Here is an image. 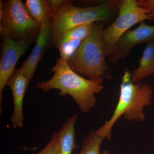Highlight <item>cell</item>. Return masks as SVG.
<instances>
[{
    "label": "cell",
    "mask_w": 154,
    "mask_h": 154,
    "mask_svg": "<svg viewBox=\"0 0 154 154\" xmlns=\"http://www.w3.org/2000/svg\"><path fill=\"white\" fill-rule=\"evenodd\" d=\"M154 75V42L147 43L139 65L131 74L132 82H140L148 76Z\"/></svg>",
    "instance_id": "14"
},
{
    "label": "cell",
    "mask_w": 154,
    "mask_h": 154,
    "mask_svg": "<svg viewBox=\"0 0 154 154\" xmlns=\"http://www.w3.org/2000/svg\"><path fill=\"white\" fill-rule=\"evenodd\" d=\"M24 7L29 16L40 26L53 23L54 13L49 1L27 0Z\"/></svg>",
    "instance_id": "13"
},
{
    "label": "cell",
    "mask_w": 154,
    "mask_h": 154,
    "mask_svg": "<svg viewBox=\"0 0 154 154\" xmlns=\"http://www.w3.org/2000/svg\"><path fill=\"white\" fill-rule=\"evenodd\" d=\"M118 2L109 0L97 5L79 8L73 5L71 1H64L54 16L51 44L54 46L69 30L78 26L108 21L118 8Z\"/></svg>",
    "instance_id": "3"
},
{
    "label": "cell",
    "mask_w": 154,
    "mask_h": 154,
    "mask_svg": "<svg viewBox=\"0 0 154 154\" xmlns=\"http://www.w3.org/2000/svg\"><path fill=\"white\" fill-rule=\"evenodd\" d=\"M137 1L139 5L148 10L154 18V0H138Z\"/></svg>",
    "instance_id": "17"
},
{
    "label": "cell",
    "mask_w": 154,
    "mask_h": 154,
    "mask_svg": "<svg viewBox=\"0 0 154 154\" xmlns=\"http://www.w3.org/2000/svg\"><path fill=\"white\" fill-rule=\"evenodd\" d=\"M30 80L22 73L21 68H16L13 75L8 81L14 101V112L11 117L14 128H21L24 125L23 104L24 96Z\"/></svg>",
    "instance_id": "9"
},
{
    "label": "cell",
    "mask_w": 154,
    "mask_h": 154,
    "mask_svg": "<svg viewBox=\"0 0 154 154\" xmlns=\"http://www.w3.org/2000/svg\"><path fill=\"white\" fill-rule=\"evenodd\" d=\"M35 38H24L16 41L6 38L3 39L2 58L0 62V105L3 102V92L13 75L16 64L28 50Z\"/></svg>",
    "instance_id": "7"
},
{
    "label": "cell",
    "mask_w": 154,
    "mask_h": 154,
    "mask_svg": "<svg viewBox=\"0 0 154 154\" xmlns=\"http://www.w3.org/2000/svg\"><path fill=\"white\" fill-rule=\"evenodd\" d=\"M103 29L102 24L95 22L89 36L66 61L69 67L78 74L102 82L108 69L102 37Z\"/></svg>",
    "instance_id": "4"
},
{
    "label": "cell",
    "mask_w": 154,
    "mask_h": 154,
    "mask_svg": "<svg viewBox=\"0 0 154 154\" xmlns=\"http://www.w3.org/2000/svg\"><path fill=\"white\" fill-rule=\"evenodd\" d=\"M94 23L80 25L64 34L53 46L57 48L62 60L67 61L90 35Z\"/></svg>",
    "instance_id": "10"
},
{
    "label": "cell",
    "mask_w": 154,
    "mask_h": 154,
    "mask_svg": "<svg viewBox=\"0 0 154 154\" xmlns=\"http://www.w3.org/2000/svg\"><path fill=\"white\" fill-rule=\"evenodd\" d=\"M102 154H110V153L107 150H105L102 152Z\"/></svg>",
    "instance_id": "19"
},
{
    "label": "cell",
    "mask_w": 154,
    "mask_h": 154,
    "mask_svg": "<svg viewBox=\"0 0 154 154\" xmlns=\"http://www.w3.org/2000/svg\"><path fill=\"white\" fill-rule=\"evenodd\" d=\"M103 140L95 131L92 130L83 140L82 148L78 154H101L100 147Z\"/></svg>",
    "instance_id": "15"
},
{
    "label": "cell",
    "mask_w": 154,
    "mask_h": 154,
    "mask_svg": "<svg viewBox=\"0 0 154 154\" xmlns=\"http://www.w3.org/2000/svg\"><path fill=\"white\" fill-rule=\"evenodd\" d=\"M154 42V26L140 22L139 26L128 30L119 39L114 51L109 57L110 62L116 64L128 56L131 50L138 45Z\"/></svg>",
    "instance_id": "8"
},
{
    "label": "cell",
    "mask_w": 154,
    "mask_h": 154,
    "mask_svg": "<svg viewBox=\"0 0 154 154\" xmlns=\"http://www.w3.org/2000/svg\"><path fill=\"white\" fill-rule=\"evenodd\" d=\"M51 69L54 72L52 78L46 82L38 83L35 88L44 92L57 89L60 96L69 95L76 102L82 113H88L94 108L97 101L95 95L103 90V82L81 77L69 67L66 61L60 58H57Z\"/></svg>",
    "instance_id": "1"
},
{
    "label": "cell",
    "mask_w": 154,
    "mask_h": 154,
    "mask_svg": "<svg viewBox=\"0 0 154 154\" xmlns=\"http://www.w3.org/2000/svg\"><path fill=\"white\" fill-rule=\"evenodd\" d=\"M52 24L41 25L36 38L35 46L29 57L25 60L20 67L22 73L29 79H33L38 63L43 57L46 45L50 38Z\"/></svg>",
    "instance_id": "11"
},
{
    "label": "cell",
    "mask_w": 154,
    "mask_h": 154,
    "mask_svg": "<svg viewBox=\"0 0 154 154\" xmlns=\"http://www.w3.org/2000/svg\"><path fill=\"white\" fill-rule=\"evenodd\" d=\"M119 14L115 21L104 28L102 34L106 55L110 57L122 36L136 24L154 19L150 12L141 8L136 0L118 1Z\"/></svg>",
    "instance_id": "6"
},
{
    "label": "cell",
    "mask_w": 154,
    "mask_h": 154,
    "mask_svg": "<svg viewBox=\"0 0 154 154\" xmlns=\"http://www.w3.org/2000/svg\"><path fill=\"white\" fill-rule=\"evenodd\" d=\"M63 2L64 1H61V0L60 1V0H49L50 4L52 7L54 14L57 12Z\"/></svg>",
    "instance_id": "18"
},
{
    "label": "cell",
    "mask_w": 154,
    "mask_h": 154,
    "mask_svg": "<svg viewBox=\"0 0 154 154\" xmlns=\"http://www.w3.org/2000/svg\"><path fill=\"white\" fill-rule=\"evenodd\" d=\"M30 154H57V132H53L49 142L40 151Z\"/></svg>",
    "instance_id": "16"
},
{
    "label": "cell",
    "mask_w": 154,
    "mask_h": 154,
    "mask_svg": "<svg viewBox=\"0 0 154 154\" xmlns=\"http://www.w3.org/2000/svg\"><path fill=\"white\" fill-rule=\"evenodd\" d=\"M75 114L66 119L57 132V154H72L79 145L75 141V125L78 117Z\"/></svg>",
    "instance_id": "12"
},
{
    "label": "cell",
    "mask_w": 154,
    "mask_h": 154,
    "mask_svg": "<svg viewBox=\"0 0 154 154\" xmlns=\"http://www.w3.org/2000/svg\"><path fill=\"white\" fill-rule=\"evenodd\" d=\"M41 26L29 16L21 0L0 2V33L2 39L18 41L36 38Z\"/></svg>",
    "instance_id": "5"
},
{
    "label": "cell",
    "mask_w": 154,
    "mask_h": 154,
    "mask_svg": "<svg viewBox=\"0 0 154 154\" xmlns=\"http://www.w3.org/2000/svg\"><path fill=\"white\" fill-rule=\"evenodd\" d=\"M131 74L125 69L120 85L119 99L113 115L103 126L95 131L103 139L110 140L113 125L122 116L128 121L143 122L145 120L144 107L151 105L154 91L147 83H133Z\"/></svg>",
    "instance_id": "2"
}]
</instances>
